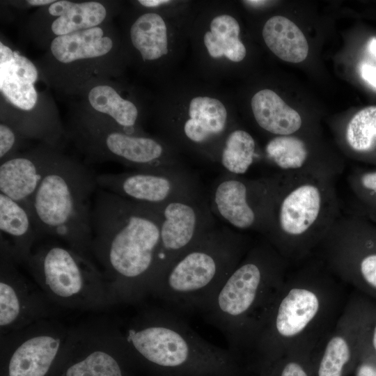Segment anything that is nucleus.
<instances>
[{
  "mask_svg": "<svg viewBox=\"0 0 376 376\" xmlns=\"http://www.w3.org/2000/svg\"><path fill=\"white\" fill-rule=\"evenodd\" d=\"M348 182L359 196L370 197L376 202V171L352 173L348 176Z\"/></svg>",
  "mask_w": 376,
  "mask_h": 376,
  "instance_id": "34",
  "label": "nucleus"
},
{
  "mask_svg": "<svg viewBox=\"0 0 376 376\" xmlns=\"http://www.w3.org/2000/svg\"><path fill=\"white\" fill-rule=\"evenodd\" d=\"M289 272L246 363L256 376L290 354L312 355L347 303L346 285L313 256Z\"/></svg>",
  "mask_w": 376,
  "mask_h": 376,
  "instance_id": "1",
  "label": "nucleus"
},
{
  "mask_svg": "<svg viewBox=\"0 0 376 376\" xmlns=\"http://www.w3.org/2000/svg\"><path fill=\"white\" fill-rule=\"evenodd\" d=\"M258 376H270L269 370H267V372L258 375Z\"/></svg>",
  "mask_w": 376,
  "mask_h": 376,
  "instance_id": "41",
  "label": "nucleus"
},
{
  "mask_svg": "<svg viewBox=\"0 0 376 376\" xmlns=\"http://www.w3.org/2000/svg\"><path fill=\"white\" fill-rule=\"evenodd\" d=\"M38 69L30 59L0 42V91L10 104L32 111L38 99Z\"/></svg>",
  "mask_w": 376,
  "mask_h": 376,
  "instance_id": "17",
  "label": "nucleus"
},
{
  "mask_svg": "<svg viewBox=\"0 0 376 376\" xmlns=\"http://www.w3.org/2000/svg\"><path fill=\"white\" fill-rule=\"evenodd\" d=\"M359 351L376 358V301L354 291Z\"/></svg>",
  "mask_w": 376,
  "mask_h": 376,
  "instance_id": "29",
  "label": "nucleus"
},
{
  "mask_svg": "<svg viewBox=\"0 0 376 376\" xmlns=\"http://www.w3.org/2000/svg\"><path fill=\"white\" fill-rule=\"evenodd\" d=\"M138 2L144 7L155 8L169 3L171 1L167 0H139Z\"/></svg>",
  "mask_w": 376,
  "mask_h": 376,
  "instance_id": "37",
  "label": "nucleus"
},
{
  "mask_svg": "<svg viewBox=\"0 0 376 376\" xmlns=\"http://www.w3.org/2000/svg\"><path fill=\"white\" fill-rule=\"evenodd\" d=\"M97 183L98 188L125 199L157 207L206 194L198 177L187 167L97 174Z\"/></svg>",
  "mask_w": 376,
  "mask_h": 376,
  "instance_id": "10",
  "label": "nucleus"
},
{
  "mask_svg": "<svg viewBox=\"0 0 376 376\" xmlns=\"http://www.w3.org/2000/svg\"><path fill=\"white\" fill-rule=\"evenodd\" d=\"M60 348L58 338L40 335L24 341L10 359L8 376H45Z\"/></svg>",
  "mask_w": 376,
  "mask_h": 376,
  "instance_id": "20",
  "label": "nucleus"
},
{
  "mask_svg": "<svg viewBox=\"0 0 376 376\" xmlns=\"http://www.w3.org/2000/svg\"><path fill=\"white\" fill-rule=\"evenodd\" d=\"M253 243L247 233L217 226L174 259L150 289L180 315L203 313Z\"/></svg>",
  "mask_w": 376,
  "mask_h": 376,
  "instance_id": "5",
  "label": "nucleus"
},
{
  "mask_svg": "<svg viewBox=\"0 0 376 376\" xmlns=\"http://www.w3.org/2000/svg\"><path fill=\"white\" fill-rule=\"evenodd\" d=\"M276 185L272 173L256 178L224 172L207 194L215 217L237 231L263 234Z\"/></svg>",
  "mask_w": 376,
  "mask_h": 376,
  "instance_id": "9",
  "label": "nucleus"
},
{
  "mask_svg": "<svg viewBox=\"0 0 376 376\" xmlns=\"http://www.w3.org/2000/svg\"><path fill=\"white\" fill-rule=\"evenodd\" d=\"M265 157L273 173H300L336 180L344 172L340 159L315 156L308 143L295 134L272 137L265 147Z\"/></svg>",
  "mask_w": 376,
  "mask_h": 376,
  "instance_id": "15",
  "label": "nucleus"
},
{
  "mask_svg": "<svg viewBox=\"0 0 376 376\" xmlns=\"http://www.w3.org/2000/svg\"><path fill=\"white\" fill-rule=\"evenodd\" d=\"M359 358L356 309L351 295L334 328L313 351L314 376H347Z\"/></svg>",
  "mask_w": 376,
  "mask_h": 376,
  "instance_id": "13",
  "label": "nucleus"
},
{
  "mask_svg": "<svg viewBox=\"0 0 376 376\" xmlns=\"http://www.w3.org/2000/svg\"><path fill=\"white\" fill-rule=\"evenodd\" d=\"M270 376H314L311 355L290 354L269 369Z\"/></svg>",
  "mask_w": 376,
  "mask_h": 376,
  "instance_id": "31",
  "label": "nucleus"
},
{
  "mask_svg": "<svg viewBox=\"0 0 376 376\" xmlns=\"http://www.w3.org/2000/svg\"><path fill=\"white\" fill-rule=\"evenodd\" d=\"M0 230L1 234L13 240L16 252L25 256L40 234L24 206L2 193H0Z\"/></svg>",
  "mask_w": 376,
  "mask_h": 376,
  "instance_id": "25",
  "label": "nucleus"
},
{
  "mask_svg": "<svg viewBox=\"0 0 376 376\" xmlns=\"http://www.w3.org/2000/svg\"><path fill=\"white\" fill-rule=\"evenodd\" d=\"M291 265L263 237L253 243L203 312L246 369L254 342Z\"/></svg>",
  "mask_w": 376,
  "mask_h": 376,
  "instance_id": "2",
  "label": "nucleus"
},
{
  "mask_svg": "<svg viewBox=\"0 0 376 376\" xmlns=\"http://www.w3.org/2000/svg\"><path fill=\"white\" fill-rule=\"evenodd\" d=\"M23 137L8 123H0V162L17 154V150Z\"/></svg>",
  "mask_w": 376,
  "mask_h": 376,
  "instance_id": "33",
  "label": "nucleus"
},
{
  "mask_svg": "<svg viewBox=\"0 0 376 376\" xmlns=\"http://www.w3.org/2000/svg\"><path fill=\"white\" fill-rule=\"evenodd\" d=\"M244 2L246 3L249 4V5H252V6H261V5L265 4L268 1H244Z\"/></svg>",
  "mask_w": 376,
  "mask_h": 376,
  "instance_id": "40",
  "label": "nucleus"
},
{
  "mask_svg": "<svg viewBox=\"0 0 376 376\" xmlns=\"http://www.w3.org/2000/svg\"><path fill=\"white\" fill-rule=\"evenodd\" d=\"M54 0H29L26 2L30 6H49L53 3Z\"/></svg>",
  "mask_w": 376,
  "mask_h": 376,
  "instance_id": "38",
  "label": "nucleus"
},
{
  "mask_svg": "<svg viewBox=\"0 0 376 376\" xmlns=\"http://www.w3.org/2000/svg\"><path fill=\"white\" fill-rule=\"evenodd\" d=\"M263 234L290 265L313 256L342 214L336 180L279 173Z\"/></svg>",
  "mask_w": 376,
  "mask_h": 376,
  "instance_id": "4",
  "label": "nucleus"
},
{
  "mask_svg": "<svg viewBox=\"0 0 376 376\" xmlns=\"http://www.w3.org/2000/svg\"><path fill=\"white\" fill-rule=\"evenodd\" d=\"M76 251L58 245L41 249L32 257L31 264L48 288L61 297L79 294L86 279L94 271Z\"/></svg>",
  "mask_w": 376,
  "mask_h": 376,
  "instance_id": "16",
  "label": "nucleus"
},
{
  "mask_svg": "<svg viewBox=\"0 0 376 376\" xmlns=\"http://www.w3.org/2000/svg\"><path fill=\"white\" fill-rule=\"evenodd\" d=\"M107 15L106 7L99 1H70L65 12L54 19L50 30L56 37L68 35L101 26Z\"/></svg>",
  "mask_w": 376,
  "mask_h": 376,
  "instance_id": "26",
  "label": "nucleus"
},
{
  "mask_svg": "<svg viewBox=\"0 0 376 376\" xmlns=\"http://www.w3.org/2000/svg\"><path fill=\"white\" fill-rule=\"evenodd\" d=\"M97 175L86 164L61 152L29 205L40 234L63 238L80 252L91 246Z\"/></svg>",
  "mask_w": 376,
  "mask_h": 376,
  "instance_id": "7",
  "label": "nucleus"
},
{
  "mask_svg": "<svg viewBox=\"0 0 376 376\" xmlns=\"http://www.w3.org/2000/svg\"><path fill=\"white\" fill-rule=\"evenodd\" d=\"M20 304L18 296L11 285L0 283V325L6 327L13 323L19 316Z\"/></svg>",
  "mask_w": 376,
  "mask_h": 376,
  "instance_id": "32",
  "label": "nucleus"
},
{
  "mask_svg": "<svg viewBox=\"0 0 376 376\" xmlns=\"http://www.w3.org/2000/svg\"><path fill=\"white\" fill-rule=\"evenodd\" d=\"M251 106L258 125L275 136L295 134L302 127L299 113L272 90L255 93Z\"/></svg>",
  "mask_w": 376,
  "mask_h": 376,
  "instance_id": "19",
  "label": "nucleus"
},
{
  "mask_svg": "<svg viewBox=\"0 0 376 376\" xmlns=\"http://www.w3.org/2000/svg\"><path fill=\"white\" fill-rule=\"evenodd\" d=\"M354 373V376H376V358L359 351V358Z\"/></svg>",
  "mask_w": 376,
  "mask_h": 376,
  "instance_id": "35",
  "label": "nucleus"
},
{
  "mask_svg": "<svg viewBox=\"0 0 376 376\" xmlns=\"http://www.w3.org/2000/svg\"><path fill=\"white\" fill-rule=\"evenodd\" d=\"M73 137L91 162H115L134 170L186 167L164 141L127 133L97 117L81 119L75 126Z\"/></svg>",
  "mask_w": 376,
  "mask_h": 376,
  "instance_id": "8",
  "label": "nucleus"
},
{
  "mask_svg": "<svg viewBox=\"0 0 376 376\" xmlns=\"http://www.w3.org/2000/svg\"><path fill=\"white\" fill-rule=\"evenodd\" d=\"M183 118L169 122L167 134L179 146L217 162L221 148L230 132L228 111L218 99L196 96Z\"/></svg>",
  "mask_w": 376,
  "mask_h": 376,
  "instance_id": "12",
  "label": "nucleus"
},
{
  "mask_svg": "<svg viewBox=\"0 0 376 376\" xmlns=\"http://www.w3.org/2000/svg\"><path fill=\"white\" fill-rule=\"evenodd\" d=\"M131 42L145 62L157 61L169 52L166 24L157 13L139 15L130 29Z\"/></svg>",
  "mask_w": 376,
  "mask_h": 376,
  "instance_id": "23",
  "label": "nucleus"
},
{
  "mask_svg": "<svg viewBox=\"0 0 376 376\" xmlns=\"http://www.w3.org/2000/svg\"><path fill=\"white\" fill-rule=\"evenodd\" d=\"M343 139L351 151L367 153L376 148V106L361 109L346 125Z\"/></svg>",
  "mask_w": 376,
  "mask_h": 376,
  "instance_id": "28",
  "label": "nucleus"
},
{
  "mask_svg": "<svg viewBox=\"0 0 376 376\" xmlns=\"http://www.w3.org/2000/svg\"><path fill=\"white\" fill-rule=\"evenodd\" d=\"M160 211L159 246L152 283L174 259L217 226L207 194L171 201Z\"/></svg>",
  "mask_w": 376,
  "mask_h": 376,
  "instance_id": "11",
  "label": "nucleus"
},
{
  "mask_svg": "<svg viewBox=\"0 0 376 376\" xmlns=\"http://www.w3.org/2000/svg\"><path fill=\"white\" fill-rule=\"evenodd\" d=\"M203 35V43L212 58L225 57L233 63L242 61L246 49L240 38V26L237 19L228 14L215 16Z\"/></svg>",
  "mask_w": 376,
  "mask_h": 376,
  "instance_id": "24",
  "label": "nucleus"
},
{
  "mask_svg": "<svg viewBox=\"0 0 376 376\" xmlns=\"http://www.w3.org/2000/svg\"><path fill=\"white\" fill-rule=\"evenodd\" d=\"M369 51L376 56V39H373L368 45Z\"/></svg>",
  "mask_w": 376,
  "mask_h": 376,
  "instance_id": "39",
  "label": "nucleus"
},
{
  "mask_svg": "<svg viewBox=\"0 0 376 376\" xmlns=\"http://www.w3.org/2000/svg\"><path fill=\"white\" fill-rule=\"evenodd\" d=\"M87 99L93 110L102 115V117H96L127 133L144 134L138 125L136 106L121 97L111 85H95L89 90Z\"/></svg>",
  "mask_w": 376,
  "mask_h": 376,
  "instance_id": "21",
  "label": "nucleus"
},
{
  "mask_svg": "<svg viewBox=\"0 0 376 376\" xmlns=\"http://www.w3.org/2000/svg\"><path fill=\"white\" fill-rule=\"evenodd\" d=\"M134 354L161 376H243L246 373L228 350L200 336L169 308L157 311L127 331Z\"/></svg>",
  "mask_w": 376,
  "mask_h": 376,
  "instance_id": "6",
  "label": "nucleus"
},
{
  "mask_svg": "<svg viewBox=\"0 0 376 376\" xmlns=\"http://www.w3.org/2000/svg\"><path fill=\"white\" fill-rule=\"evenodd\" d=\"M162 216L160 207L97 189L92 214V244L130 294L150 289L155 275Z\"/></svg>",
  "mask_w": 376,
  "mask_h": 376,
  "instance_id": "3",
  "label": "nucleus"
},
{
  "mask_svg": "<svg viewBox=\"0 0 376 376\" xmlns=\"http://www.w3.org/2000/svg\"><path fill=\"white\" fill-rule=\"evenodd\" d=\"M65 376H125L119 362L111 354L95 351L70 366Z\"/></svg>",
  "mask_w": 376,
  "mask_h": 376,
  "instance_id": "30",
  "label": "nucleus"
},
{
  "mask_svg": "<svg viewBox=\"0 0 376 376\" xmlns=\"http://www.w3.org/2000/svg\"><path fill=\"white\" fill-rule=\"evenodd\" d=\"M263 37L268 48L279 58L290 63H300L306 59L308 45L299 27L281 15L269 18L265 24Z\"/></svg>",
  "mask_w": 376,
  "mask_h": 376,
  "instance_id": "22",
  "label": "nucleus"
},
{
  "mask_svg": "<svg viewBox=\"0 0 376 376\" xmlns=\"http://www.w3.org/2000/svg\"><path fill=\"white\" fill-rule=\"evenodd\" d=\"M61 152L43 143L0 162V193L21 203L29 212L31 199Z\"/></svg>",
  "mask_w": 376,
  "mask_h": 376,
  "instance_id": "14",
  "label": "nucleus"
},
{
  "mask_svg": "<svg viewBox=\"0 0 376 376\" xmlns=\"http://www.w3.org/2000/svg\"><path fill=\"white\" fill-rule=\"evenodd\" d=\"M114 42L102 26L55 37L50 43L54 59L63 65L91 60L108 55Z\"/></svg>",
  "mask_w": 376,
  "mask_h": 376,
  "instance_id": "18",
  "label": "nucleus"
},
{
  "mask_svg": "<svg viewBox=\"0 0 376 376\" xmlns=\"http://www.w3.org/2000/svg\"><path fill=\"white\" fill-rule=\"evenodd\" d=\"M256 158V141L246 131L236 129L226 136L221 148L218 163L224 172L245 175Z\"/></svg>",
  "mask_w": 376,
  "mask_h": 376,
  "instance_id": "27",
  "label": "nucleus"
},
{
  "mask_svg": "<svg viewBox=\"0 0 376 376\" xmlns=\"http://www.w3.org/2000/svg\"><path fill=\"white\" fill-rule=\"evenodd\" d=\"M361 74L362 78L370 85L376 88V68L368 64L361 66Z\"/></svg>",
  "mask_w": 376,
  "mask_h": 376,
  "instance_id": "36",
  "label": "nucleus"
}]
</instances>
